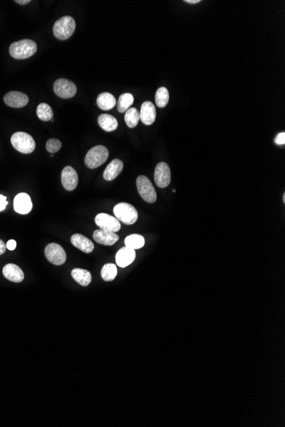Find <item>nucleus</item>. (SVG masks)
Listing matches in <instances>:
<instances>
[{
	"mask_svg": "<svg viewBox=\"0 0 285 427\" xmlns=\"http://www.w3.org/2000/svg\"><path fill=\"white\" fill-rule=\"evenodd\" d=\"M9 54L15 59H27L37 51V44L31 39H21L14 42L9 46Z\"/></svg>",
	"mask_w": 285,
	"mask_h": 427,
	"instance_id": "obj_1",
	"label": "nucleus"
},
{
	"mask_svg": "<svg viewBox=\"0 0 285 427\" xmlns=\"http://www.w3.org/2000/svg\"><path fill=\"white\" fill-rule=\"evenodd\" d=\"M75 28L76 23L74 18L66 15L58 19L54 24V35L60 40H66L73 35Z\"/></svg>",
	"mask_w": 285,
	"mask_h": 427,
	"instance_id": "obj_2",
	"label": "nucleus"
},
{
	"mask_svg": "<svg viewBox=\"0 0 285 427\" xmlns=\"http://www.w3.org/2000/svg\"><path fill=\"white\" fill-rule=\"evenodd\" d=\"M109 154L110 153L107 147L103 145H98L91 148L88 153H86L85 164L90 169L99 167L104 163L106 162Z\"/></svg>",
	"mask_w": 285,
	"mask_h": 427,
	"instance_id": "obj_3",
	"label": "nucleus"
},
{
	"mask_svg": "<svg viewBox=\"0 0 285 427\" xmlns=\"http://www.w3.org/2000/svg\"><path fill=\"white\" fill-rule=\"evenodd\" d=\"M11 144L15 149L21 153H33L35 149L36 144L32 136L22 132L15 133L12 135Z\"/></svg>",
	"mask_w": 285,
	"mask_h": 427,
	"instance_id": "obj_4",
	"label": "nucleus"
},
{
	"mask_svg": "<svg viewBox=\"0 0 285 427\" xmlns=\"http://www.w3.org/2000/svg\"><path fill=\"white\" fill-rule=\"evenodd\" d=\"M114 213L116 218L127 225H132L137 222L139 218L137 210L131 204L122 203L117 204L114 207Z\"/></svg>",
	"mask_w": 285,
	"mask_h": 427,
	"instance_id": "obj_5",
	"label": "nucleus"
},
{
	"mask_svg": "<svg viewBox=\"0 0 285 427\" xmlns=\"http://www.w3.org/2000/svg\"><path fill=\"white\" fill-rule=\"evenodd\" d=\"M136 184H137L138 191L140 193L142 200H145L148 203L155 202V200L157 199L156 192L148 177L141 175L138 177Z\"/></svg>",
	"mask_w": 285,
	"mask_h": 427,
	"instance_id": "obj_6",
	"label": "nucleus"
},
{
	"mask_svg": "<svg viewBox=\"0 0 285 427\" xmlns=\"http://www.w3.org/2000/svg\"><path fill=\"white\" fill-rule=\"evenodd\" d=\"M54 92L57 97L63 98V99H69L75 96L77 92V87L74 82L67 79H59L54 83Z\"/></svg>",
	"mask_w": 285,
	"mask_h": 427,
	"instance_id": "obj_7",
	"label": "nucleus"
},
{
	"mask_svg": "<svg viewBox=\"0 0 285 427\" xmlns=\"http://www.w3.org/2000/svg\"><path fill=\"white\" fill-rule=\"evenodd\" d=\"M46 260L55 265H62L66 262L67 256L64 249L57 243L47 245L45 249Z\"/></svg>",
	"mask_w": 285,
	"mask_h": 427,
	"instance_id": "obj_8",
	"label": "nucleus"
},
{
	"mask_svg": "<svg viewBox=\"0 0 285 427\" xmlns=\"http://www.w3.org/2000/svg\"><path fill=\"white\" fill-rule=\"evenodd\" d=\"M95 223L101 230H108L110 232H118L122 228L119 220L116 217L107 213H99L96 216Z\"/></svg>",
	"mask_w": 285,
	"mask_h": 427,
	"instance_id": "obj_9",
	"label": "nucleus"
},
{
	"mask_svg": "<svg viewBox=\"0 0 285 427\" xmlns=\"http://www.w3.org/2000/svg\"><path fill=\"white\" fill-rule=\"evenodd\" d=\"M154 182L159 188H166L171 183V171L169 166L165 162L157 164L154 169Z\"/></svg>",
	"mask_w": 285,
	"mask_h": 427,
	"instance_id": "obj_10",
	"label": "nucleus"
},
{
	"mask_svg": "<svg viewBox=\"0 0 285 427\" xmlns=\"http://www.w3.org/2000/svg\"><path fill=\"white\" fill-rule=\"evenodd\" d=\"M13 206L15 212L22 215L29 213L33 209L31 198L26 193H20L15 196L13 201Z\"/></svg>",
	"mask_w": 285,
	"mask_h": 427,
	"instance_id": "obj_11",
	"label": "nucleus"
},
{
	"mask_svg": "<svg viewBox=\"0 0 285 427\" xmlns=\"http://www.w3.org/2000/svg\"><path fill=\"white\" fill-rule=\"evenodd\" d=\"M62 183L66 190L73 191L78 185V174L72 166H65L61 174Z\"/></svg>",
	"mask_w": 285,
	"mask_h": 427,
	"instance_id": "obj_12",
	"label": "nucleus"
},
{
	"mask_svg": "<svg viewBox=\"0 0 285 427\" xmlns=\"http://www.w3.org/2000/svg\"><path fill=\"white\" fill-rule=\"evenodd\" d=\"M3 101L7 106L20 109L27 105L29 98L22 92H9L4 96Z\"/></svg>",
	"mask_w": 285,
	"mask_h": 427,
	"instance_id": "obj_13",
	"label": "nucleus"
},
{
	"mask_svg": "<svg viewBox=\"0 0 285 427\" xmlns=\"http://www.w3.org/2000/svg\"><path fill=\"white\" fill-rule=\"evenodd\" d=\"M136 259V252L134 249L128 248H122L118 251L116 255V264L121 268H126L128 265H131Z\"/></svg>",
	"mask_w": 285,
	"mask_h": 427,
	"instance_id": "obj_14",
	"label": "nucleus"
},
{
	"mask_svg": "<svg viewBox=\"0 0 285 427\" xmlns=\"http://www.w3.org/2000/svg\"><path fill=\"white\" fill-rule=\"evenodd\" d=\"M93 239L98 244L104 246H113L116 242L119 241V236L116 233L110 232L108 230H97L93 233Z\"/></svg>",
	"mask_w": 285,
	"mask_h": 427,
	"instance_id": "obj_15",
	"label": "nucleus"
},
{
	"mask_svg": "<svg viewBox=\"0 0 285 427\" xmlns=\"http://www.w3.org/2000/svg\"><path fill=\"white\" fill-rule=\"evenodd\" d=\"M140 121L146 126H150L154 123L156 118V109L151 102H144L140 110Z\"/></svg>",
	"mask_w": 285,
	"mask_h": 427,
	"instance_id": "obj_16",
	"label": "nucleus"
},
{
	"mask_svg": "<svg viewBox=\"0 0 285 427\" xmlns=\"http://www.w3.org/2000/svg\"><path fill=\"white\" fill-rule=\"evenodd\" d=\"M71 243L85 254H91L94 250V244L91 240L80 234H74L71 237Z\"/></svg>",
	"mask_w": 285,
	"mask_h": 427,
	"instance_id": "obj_17",
	"label": "nucleus"
},
{
	"mask_svg": "<svg viewBox=\"0 0 285 427\" xmlns=\"http://www.w3.org/2000/svg\"><path fill=\"white\" fill-rule=\"evenodd\" d=\"M3 275L7 280L12 283H19L24 279L23 271L17 265L8 264L3 269Z\"/></svg>",
	"mask_w": 285,
	"mask_h": 427,
	"instance_id": "obj_18",
	"label": "nucleus"
},
{
	"mask_svg": "<svg viewBox=\"0 0 285 427\" xmlns=\"http://www.w3.org/2000/svg\"><path fill=\"white\" fill-rule=\"evenodd\" d=\"M123 167H124V165H123V162L121 159H113L108 165L105 171H104V179L106 181H113L114 179H116V177H118L122 172Z\"/></svg>",
	"mask_w": 285,
	"mask_h": 427,
	"instance_id": "obj_19",
	"label": "nucleus"
},
{
	"mask_svg": "<svg viewBox=\"0 0 285 427\" xmlns=\"http://www.w3.org/2000/svg\"><path fill=\"white\" fill-rule=\"evenodd\" d=\"M98 125L100 126L103 130L111 133L117 129L118 127V121L112 115L108 114H103L98 117Z\"/></svg>",
	"mask_w": 285,
	"mask_h": 427,
	"instance_id": "obj_20",
	"label": "nucleus"
},
{
	"mask_svg": "<svg viewBox=\"0 0 285 427\" xmlns=\"http://www.w3.org/2000/svg\"><path fill=\"white\" fill-rule=\"evenodd\" d=\"M97 104L103 110H110L116 105V99L110 92H103L97 98Z\"/></svg>",
	"mask_w": 285,
	"mask_h": 427,
	"instance_id": "obj_21",
	"label": "nucleus"
},
{
	"mask_svg": "<svg viewBox=\"0 0 285 427\" xmlns=\"http://www.w3.org/2000/svg\"><path fill=\"white\" fill-rule=\"evenodd\" d=\"M71 276L74 280L82 286H88L92 282L91 272L84 269H74L72 271Z\"/></svg>",
	"mask_w": 285,
	"mask_h": 427,
	"instance_id": "obj_22",
	"label": "nucleus"
},
{
	"mask_svg": "<svg viewBox=\"0 0 285 427\" xmlns=\"http://www.w3.org/2000/svg\"><path fill=\"white\" fill-rule=\"evenodd\" d=\"M144 244H145V240L143 238V236H141V235H138V234L130 235L125 239L126 247L134 249V250L142 248Z\"/></svg>",
	"mask_w": 285,
	"mask_h": 427,
	"instance_id": "obj_23",
	"label": "nucleus"
},
{
	"mask_svg": "<svg viewBox=\"0 0 285 427\" xmlns=\"http://www.w3.org/2000/svg\"><path fill=\"white\" fill-rule=\"evenodd\" d=\"M134 96L131 93H124L120 96L117 102V109L120 113L127 112L134 103Z\"/></svg>",
	"mask_w": 285,
	"mask_h": 427,
	"instance_id": "obj_24",
	"label": "nucleus"
},
{
	"mask_svg": "<svg viewBox=\"0 0 285 427\" xmlns=\"http://www.w3.org/2000/svg\"><path fill=\"white\" fill-rule=\"evenodd\" d=\"M37 116L40 121H50L53 118V110L47 103H40L36 110Z\"/></svg>",
	"mask_w": 285,
	"mask_h": 427,
	"instance_id": "obj_25",
	"label": "nucleus"
},
{
	"mask_svg": "<svg viewBox=\"0 0 285 427\" xmlns=\"http://www.w3.org/2000/svg\"><path fill=\"white\" fill-rule=\"evenodd\" d=\"M140 121V113L135 108H130L125 114V122L130 128L137 127Z\"/></svg>",
	"mask_w": 285,
	"mask_h": 427,
	"instance_id": "obj_26",
	"label": "nucleus"
},
{
	"mask_svg": "<svg viewBox=\"0 0 285 427\" xmlns=\"http://www.w3.org/2000/svg\"><path fill=\"white\" fill-rule=\"evenodd\" d=\"M118 271L116 265L114 264H106L103 266L101 270V277L105 282H111L116 279Z\"/></svg>",
	"mask_w": 285,
	"mask_h": 427,
	"instance_id": "obj_27",
	"label": "nucleus"
},
{
	"mask_svg": "<svg viewBox=\"0 0 285 427\" xmlns=\"http://www.w3.org/2000/svg\"><path fill=\"white\" fill-rule=\"evenodd\" d=\"M169 102V92L166 87H160L155 93V103L159 108H165Z\"/></svg>",
	"mask_w": 285,
	"mask_h": 427,
	"instance_id": "obj_28",
	"label": "nucleus"
},
{
	"mask_svg": "<svg viewBox=\"0 0 285 427\" xmlns=\"http://www.w3.org/2000/svg\"><path fill=\"white\" fill-rule=\"evenodd\" d=\"M62 147V142L56 139H51L46 142V149L51 153H57Z\"/></svg>",
	"mask_w": 285,
	"mask_h": 427,
	"instance_id": "obj_29",
	"label": "nucleus"
},
{
	"mask_svg": "<svg viewBox=\"0 0 285 427\" xmlns=\"http://www.w3.org/2000/svg\"><path fill=\"white\" fill-rule=\"evenodd\" d=\"M275 143L278 145H284L285 143V133H280L277 135Z\"/></svg>",
	"mask_w": 285,
	"mask_h": 427,
	"instance_id": "obj_30",
	"label": "nucleus"
},
{
	"mask_svg": "<svg viewBox=\"0 0 285 427\" xmlns=\"http://www.w3.org/2000/svg\"><path fill=\"white\" fill-rule=\"evenodd\" d=\"M7 205H8L7 198L4 195H0V212H2V211L5 209Z\"/></svg>",
	"mask_w": 285,
	"mask_h": 427,
	"instance_id": "obj_31",
	"label": "nucleus"
},
{
	"mask_svg": "<svg viewBox=\"0 0 285 427\" xmlns=\"http://www.w3.org/2000/svg\"><path fill=\"white\" fill-rule=\"evenodd\" d=\"M6 248H7V249H9V251L15 250V248H16V242L14 241V240H9V242H7V244H6Z\"/></svg>",
	"mask_w": 285,
	"mask_h": 427,
	"instance_id": "obj_32",
	"label": "nucleus"
},
{
	"mask_svg": "<svg viewBox=\"0 0 285 427\" xmlns=\"http://www.w3.org/2000/svg\"><path fill=\"white\" fill-rule=\"evenodd\" d=\"M6 248H6L5 243L2 240H0V255H2V254L5 253Z\"/></svg>",
	"mask_w": 285,
	"mask_h": 427,
	"instance_id": "obj_33",
	"label": "nucleus"
},
{
	"mask_svg": "<svg viewBox=\"0 0 285 427\" xmlns=\"http://www.w3.org/2000/svg\"><path fill=\"white\" fill-rule=\"evenodd\" d=\"M15 2L19 3V4H21V5H25V4L30 3V0H15Z\"/></svg>",
	"mask_w": 285,
	"mask_h": 427,
	"instance_id": "obj_34",
	"label": "nucleus"
},
{
	"mask_svg": "<svg viewBox=\"0 0 285 427\" xmlns=\"http://www.w3.org/2000/svg\"><path fill=\"white\" fill-rule=\"evenodd\" d=\"M184 2L188 3H200V0H185Z\"/></svg>",
	"mask_w": 285,
	"mask_h": 427,
	"instance_id": "obj_35",
	"label": "nucleus"
},
{
	"mask_svg": "<svg viewBox=\"0 0 285 427\" xmlns=\"http://www.w3.org/2000/svg\"><path fill=\"white\" fill-rule=\"evenodd\" d=\"M284 202H285V195H284Z\"/></svg>",
	"mask_w": 285,
	"mask_h": 427,
	"instance_id": "obj_36",
	"label": "nucleus"
}]
</instances>
